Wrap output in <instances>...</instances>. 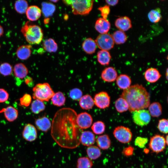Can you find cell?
<instances>
[{
  "mask_svg": "<svg viewBox=\"0 0 168 168\" xmlns=\"http://www.w3.org/2000/svg\"><path fill=\"white\" fill-rule=\"evenodd\" d=\"M148 141V140L147 138L138 137L135 140L134 144L135 145L141 148H143L144 147Z\"/></svg>",
  "mask_w": 168,
  "mask_h": 168,
  "instance_id": "cell-44",
  "label": "cell"
},
{
  "mask_svg": "<svg viewBox=\"0 0 168 168\" xmlns=\"http://www.w3.org/2000/svg\"><path fill=\"white\" fill-rule=\"evenodd\" d=\"M41 9L38 6L32 5L28 7L26 12L27 19L32 21L39 19L41 16Z\"/></svg>",
  "mask_w": 168,
  "mask_h": 168,
  "instance_id": "cell-16",
  "label": "cell"
},
{
  "mask_svg": "<svg viewBox=\"0 0 168 168\" xmlns=\"http://www.w3.org/2000/svg\"><path fill=\"white\" fill-rule=\"evenodd\" d=\"M32 97L29 94H25L20 99V103L21 105L25 107L28 106L31 102Z\"/></svg>",
  "mask_w": 168,
  "mask_h": 168,
  "instance_id": "cell-43",
  "label": "cell"
},
{
  "mask_svg": "<svg viewBox=\"0 0 168 168\" xmlns=\"http://www.w3.org/2000/svg\"><path fill=\"white\" fill-rule=\"evenodd\" d=\"M110 28V22L107 19L102 18H99L95 24L96 30L100 34L107 33Z\"/></svg>",
  "mask_w": 168,
  "mask_h": 168,
  "instance_id": "cell-17",
  "label": "cell"
},
{
  "mask_svg": "<svg viewBox=\"0 0 168 168\" xmlns=\"http://www.w3.org/2000/svg\"><path fill=\"white\" fill-rule=\"evenodd\" d=\"M95 41L99 48L101 50L106 51L112 48L114 44L112 35L108 33L100 34Z\"/></svg>",
  "mask_w": 168,
  "mask_h": 168,
  "instance_id": "cell-8",
  "label": "cell"
},
{
  "mask_svg": "<svg viewBox=\"0 0 168 168\" xmlns=\"http://www.w3.org/2000/svg\"><path fill=\"white\" fill-rule=\"evenodd\" d=\"M41 5V11L45 17L48 18L53 14L56 8L55 6L54 5L47 2H43Z\"/></svg>",
  "mask_w": 168,
  "mask_h": 168,
  "instance_id": "cell-32",
  "label": "cell"
},
{
  "mask_svg": "<svg viewBox=\"0 0 168 168\" xmlns=\"http://www.w3.org/2000/svg\"><path fill=\"white\" fill-rule=\"evenodd\" d=\"M21 31L26 41L30 44H39L43 37L42 30L39 26L32 24L29 21L21 28Z\"/></svg>",
  "mask_w": 168,
  "mask_h": 168,
  "instance_id": "cell-3",
  "label": "cell"
},
{
  "mask_svg": "<svg viewBox=\"0 0 168 168\" xmlns=\"http://www.w3.org/2000/svg\"><path fill=\"white\" fill-rule=\"evenodd\" d=\"M3 33V29L2 26L0 25V37L2 35Z\"/></svg>",
  "mask_w": 168,
  "mask_h": 168,
  "instance_id": "cell-49",
  "label": "cell"
},
{
  "mask_svg": "<svg viewBox=\"0 0 168 168\" xmlns=\"http://www.w3.org/2000/svg\"><path fill=\"white\" fill-rule=\"evenodd\" d=\"M12 71V66L7 63H4L0 65V73L6 76L11 74Z\"/></svg>",
  "mask_w": 168,
  "mask_h": 168,
  "instance_id": "cell-40",
  "label": "cell"
},
{
  "mask_svg": "<svg viewBox=\"0 0 168 168\" xmlns=\"http://www.w3.org/2000/svg\"><path fill=\"white\" fill-rule=\"evenodd\" d=\"M96 141L94 133L89 131H83L80 138V143L83 145L87 147L92 145Z\"/></svg>",
  "mask_w": 168,
  "mask_h": 168,
  "instance_id": "cell-14",
  "label": "cell"
},
{
  "mask_svg": "<svg viewBox=\"0 0 168 168\" xmlns=\"http://www.w3.org/2000/svg\"><path fill=\"white\" fill-rule=\"evenodd\" d=\"M69 95L70 97L73 100H78L82 96V92L79 88H74L70 90Z\"/></svg>",
  "mask_w": 168,
  "mask_h": 168,
  "instance_id": "cell-42",
  "label": "cell"
},
{
  "mask_svg": "<svg viewBox=\"0 0 168 168\" xmlns=\"http://www.w3.org/2000/svg\"><path fill=\"white\" fill-rule=\"evenodd\" d=\"M33 98L42 101H48L54 92L49 84L47 82L38 83L33 88Z\"/></svg>",
  "mask_w": 168,
  "mask_h": 168,
  "instance_id": "cell-5",
  "label": "cell"
},
{
  "mask_svg": "<svg viewBox=\"0 0 168 168\" xmlns=\"http://www.w3.org/2000/svg\"><path fill=\"white\" fill-rule=\"evenodd\" d=\"M148 17L149 19L151 22H158L161 18L160 9L158 8L151 10L148 13Z\"/></svg>",
  "mask_w": 168,
  "mask_h": 168,
  "instance_id": "cell-39",
  "label": "cell"
},
{
  "mask_svg": "<svg viewBox=\"0 0 168 168\" xmlns=\"http://www.w3.org/2000/svg\"><path fill=\"white\" fill-rule=\"evenodd\" d=\"M166 78L167 80L168 79V69L167 68L166 71Z\"/></svg>",
  "mask_w": 168,
  "mask_h": 168,
  "instance_id": "cell-52",
  "label": "cell"
},
{
  "mask_svg": "<svg viewBox=\"0 0 168 168\" xmlns=\"http://www.w3.org/2000/svg\"><path fill=\"white\" fill-rule=\"evenodd\" d=\"M111 58V56L108 51L101 50L97 53V60L101 65H108L109 64Z\"/></svg>",
  "mask_w": 168,
  "mask_h": 168,
  "instance_id": "cell-27",
  "label": "cell"
},
{
  "mask_svg": "<svg viewBox=\"0 0 168 168\" xmlns=\"http://www.w3.org/2000/svg\"><path fill=\"white\" fill-rule=\"evenodd\" d=\"M68 15H65L64 16V18H65L66 19H65V20H67V19H68V17H67V16Z\"/></svg>",
  "mask_w": 168,
  "mask_h": 168,
  "instance_id": "cell-54",
  "label": "cell"
},
{
  "mask_svg": "<svg viewBox=\"0 0 168 168\" xmlns=\"http://www.w3.org/2000/svg\"><path fill=\"white\" fill-rule=\"evenodd\" d=\"M35 124L38 130L44 132H47L51 126L50 120L46 116H43L36 119Z\"/></svg>",
  "mask_w": 168,
  "mask_h": 168,
  "instance_id": "cell-19",
  "label": "cell"
},
{
  "mask_svg": "<svg viewBox=\"0 0 168 168\" xmlns=\"http://www.w3.org/2000/svg\"><path fill=\"white\" fill-rule=\"evenodd\" d=\"M120 97L127 101L131 113L146 109L150 104V94L141 84H135L124 90Z\"/></svg>",
  "mask_w": 168,
  "mask_h": 168,
  "instance_id": "cell-2",
  "label": "cell"
},
{
  "mask_svg": "<svg viewBox=\"0 0 168 168\" xmlns=\"http://www.w3.org/2000/svg\"><path fill=\"white\" fill-rule=\"evenodd\" d=\"M165 141L166 144L167 145H168V135H167L166 137V138H165Z\"/></svg>",
  "mask_w": 168,
  "mask_h": 168,
  "instance_id": "cell-51",
  "label": "cell"
},
{
  "mask_svg": "<svg viewBox=\"0 0 168 168\" xmlns=\"http://www.w3.org/2000/svg\"><path fill=\"white\" fill-rule=\"evenodd\" d=\"M96 46L95 41L90 38L85 39L82 44L83 50L88 54H91L95 52Z\"/></svg>",
  "mask_w": 168,
  "mask_h": 168,
  "instance_id": "cell-24",
  "label": "cell"
},
{
  "mask_svg": "<svg viewBox=\"0 0 168 168\" xmlns=\"http://www.w3.org/2000/svg\"><path fill=\"white\" fill-rule=\"evenodd\" d=\"M105 124L100 121L95 122L91 127L93 133L97 135L101 134L103 133L105 130Z\"/></svg>",
  "mask_w": 168,
  "mask_h": 168,
  "instance_id": "cell-38",
  "label": "cell"
},
{
  "mask_svg": "<svg viewBox=\"0 0 168 168\" xmlns=\"http://www.w3.org/2000/svg\"><path fill=\"white\" fill-rule=\"evenodd\" d=\"M116 84L119 88L124 90L130 86L131 80L126 74H120L117 77Z\"/></svg>",
  "mask_w": 168,
  "mask_h": 168,
  "instance_id": "cell-21",
  "label": "cell"
},
{
  "mask_svg": "<svg viewBox=\"0 0 168 168\" xmlns=\"http://www.w3.org/2000/svg\"><path fill=\"white\" fill-rule=\"evenodd\" d=\"M45 106L43 101L35 99L31 104V110L34 114H37L44 110Z\"/></svg>",
  "mask_w": 168,
  "mask_h": 168,
  "instance_id": "cell-34",
  "label": "cell"
},
{
  "mask_svg": "<svg viewBox=\"0 0 168 168\" xmlns=\"http://www.w3.org/2000/svg\"><path fill=\"white\" fill-rule=\"evenodd\" d=\"M49 18H46L44 19V22L45 24H47L49 22Z\"/></svg>",
  "mask_w": 168,
  "mask_h": 168,
  "instance_id": "cell-50",
  "label": "cell"
},
{
  "mask_svg": "<svg viewBox=\"0 0 168 168\" xmlns=\"http://www.w3.org/2000/svg\"><path fill=\"white\" fill-rule=\"evenodd\" d=\"M66 5L71 7L72 12L74 15H86L88 14L93 8L94 0H63Z\"/></svg>",
  "mask_w": 168,
  "mask_h": 168,
  "instance_id": "cell-4",
  "label": "cell"
},
{
  "mask_svg": "<svg viewBox=\"0 0 168 168\" xmlns=\"http://www.w3.org/2000/svg\"><path fill=\"white\" fill-rule=\"evenodd\" d=\"M0 47H1V46H0Z\"/></svg>",
  "mask_w": 168,
  "mask_h": 168,
  "instance_id": "cell-55",
  "label": "cell"
},
{
  "mask_svg": "<svg viewBox=\"0 0 168 168\" xmlns=\"http://www.w3.org/2000/svg\"><path fill=\"white\" fill-rule=\"evenodd\" d=\"M50 99L53 104L58 107L64 105L66 101L65 96L60 91L54 93Z\"/></svg>",
  "mask_w": 168,
  "mask_h": 168,
  "instance_id": "cell-29",
  "label": "cell"
},
{
  "mask_svg": "<svg viewBox=\"0 0 168 168\" xmlns=\"http://www.w3.org/2000/svg\"><path fill=\"white\" fill-rule=\"evenodd\" d=\"M93 119L91 116L86 112H83L77 115L76 123L79 128L83 129L89 128L91 125Z\"/></svg>",
  "mask_w": 168,
  "mask_h": 168,
  "instance_id": "cell-11",
  "label": "cell"
},
{
  "mask_svg": "<svg viewBox=\"0 0 168 168\" xmlns=\"http://www.w3.org/2000/svg\"><path fill=\"white\" fill-rule=\"evenodd\" d=\"M4 113L6 119L10 122L16 119L18 116V111L14 107L9 106L4 110Z\"/></svg>",
  "mask_w": 168,
  "mask_h": 168,
  "instance_id": "cell-26",
  "label": "cell"
},
{
  "mask_svg": "<svg viewBox=\"0 0 168 168\" xmlns=\"http://www.w3.org/2000/svg\"><path fill=\"white\" fill-rule=\"evenodd\" d=\"M43 45L44 49L49 53L55 52L58 50L57 43L52 38L45 40L43 43Z\"/></svg>",
  "mask_w": 168,
  "mask_h": 168,
  "instance_id": "cell-31",
  "label": "cell"
},
{
  "mask_svg": "<svg viewBox=\"0 0 168 168\" xmlns=\"http://www.w3.org/2000/svg\"><path fill=\"white\" fill-rule=\"evenodd\" d=\"M94 104L98 108L105 109L110 105V99L108 94L102 91L96 94L94 97Z\"/></svg>",
  "mask_w": 168,
  "mask_h": 168,
  "instance_id": "cell-10",
  "label": "cell"
},
{
  "mask_svg": "<svg viewBox=\"0 0 168 168\" xmlns=\"http://www.w3.org/2000/svg\"><path fill=\"white\" fill-rule=\"evenodd\" d=\"M88 157L92 160H96L99 158L101 155L100 149L97 146L91 145L88 147L86 150Z\"/></svg>",
  "mask_w": 168,
  "mask_h": 168,
  "instance_id": "cell-30",
  "label": "cell"
},
{
  "mask_svg": "<svg viewBox=\"0 0 168 168\" xmlns=\"http://www.w3.org/2000/svg\"><path fill=\"white\" fill-rule=\"evenodd\" d=\"M93 165L92 160L88 157H80L77 161V168H91Z\"/></svg>",
  "mask_w": 168,
  "mask_h": 168,
  "instance_id": "cell-37",
  "label": "cell"
},
{
  "mask_svg": "<svg viewBox=\"0 0 168 168\" xmlns=\"http://www.w3.org/2000/svg\"><path fill=\"white\" fill-rule=\"evenodd\" d=\"M105 2L109 5H108L114 6L118 3L119 1L118 0H106Z\"/></svg>",
  "mask_w": 168,
  "mask_h": 168,
  "instance_id": "cell-48",
  "label": "cell"
},
{
  "mask_svg": "<svg viewBox=\"0 0 168 168\" xmlns=\"http://www.w3.org/2000/svg\"><path fill=\"white\" fill-rule=\"evenodd\" d=\"M115 138L122 143H128L132 140V133L130 129L124 126H119L115 128L113 131Z\"/></svg>",
  "mask_w": 168,
  "mask_h": 168,
  "instance_id": "cell-6",
  "label": "cell"
},
{
  "mask_svg": "<svg viewBox=\"0 0 168 168\" xmlns=\"http://www.w3.org/2000/svg\"><path fill=\"white\" fill-rule=\"evenodd\" d=\"M9 96V94L6 90L2 88H0V103L7 101Z\"/></svg>",
  "mask_w": 168,
  "mask_h": 168,
  "instance_id": "cell-46",
  "label": "cell"
},
{
  "mask_svg": "<svg viewBox=\"0 0 168 168\" xmlns=\"http://www.w3.org/2000/svg\"><path fill=\"white\" fill-rule=\"evenodd\" d=\"M13 72L16 77L22 79L27 76L28 73V70L24 64L19 63L16 64L14 66Z\"/></svg>",
  "mask_w": 168,
  "mask_h": 168,
  "instance_id": "cell-22",
  "label": "cell"
},
{
  "mask_svg": "<svg viewBox=\"0 0 168 168\" xmlns=\"http://www.w3.org/2000/svg\"><path fill=\"white\" fill-rule=\"evenodd\" d=\"M27 2L25 0H19L16 1L14 8L16 12L21 14L26 13L28 7Z\"/></svg>",
  "mask_w": 168,
  "mask_h": 168,
  "instance_id": "cell-36",
  "label": "cell"
},
{
  "mask_svg": "<svg viewBox=\"0 0 168 168\" xmlns=\"http://www.w3.org/2000/svg\"><path fill=\"white\" fill-rule=\"evenodd\" d=\"M115 25L119 30L123 31L128 30L132 26L130 19L126 16L117 18L115 21Z\"/></svg>",
  "mask_w": 168,
  "mask_h": 168,
  "instance_id": "cell-15",
  "label": "cell"
},
{
  "mask_svg": "<svg viewBox=\"0 0 168 168\" xmlns=\"http://www.w3.org/2000/svg\"><path fill=\"white\" fill-rule=\"evenodd\" d=\"M148 112L152 117H158L162 114V108L161 104L158 102H153L148 106Z\"/></svg>",
  "mask_w": 168,
  "mask_h": 168,
  "instance_id": "cell-28",
  "label": "cell"
},
{
  "mask_svg": "<svg viewBox=\"0 0 168 168\" xmlns=\"http://www.w3.org/2000/svg\"><path fill=\"white\" fill-rule=\"evenodd\" d=\"M77 114L70 108H63L54 115L51 123V135L62 147L72 149L80 143V138L83 130L76 123Z\"/></svg>",
  "mask_w": 168,
  "mask_h": 168,
  "instance_id": "cell-1",
  "label": "cell"
},
{
  "mask_svg": "<svg viewBox=\"0 0 168 168\" xmlns=\"http://www.w3.org/2000/svg\"><path fill=\"white\" fill-rule=\"evenodd\" d=\"M132 113L133 121L138 125H147L151 121V116L147 110H140L133 111Z\"/></svg>",
  "mask_w": 168,
  "mask_h": 168,
  "instance_id": "cell-7",
  "label": "cell"
},
{
  "mask_svg": "<svg viewBox=\"0 0 168 168\" xmlns=\"http://www.w3.org/2000/svg\"><path fill=\"white\" fill-rule=\"evenodd\" d=\"M134 148L131 146H129L124 148L122 152L123 154L128 157L132 156L133 153Z\"/></svg>",
  "mask_w": 168,
  "mask_h": 168,
  "instance_id": "cell-47",
  "label": "cell"
},
{
  "mask_svg": "<svg viewBox=\"0 0 168 168\" xmlns=\"http://www.w3.org/2000/svg\"><path fill=\"white\" fill-rule=\"evenodd\" d=\"M31 45H23L19 47L16 51L17 57L21 60H26L30 56Z\"/></svg>",
  "mask_w": 168,
  "mask_h": 168,
  "instance_id": "cell-20",
  "label": "cell"
},
{
  "mask_svg": "<svg viewBox=\"0 0 168 168\" xmlns=\"http://www.w3.org/2000/svg\"><path fill=\"white\" fill-rule=\"evenodd\" d=\"M158 128L161 133L167 134L168 132V121L167 119H162L159 121Z\"/></svg>",
  "mask_w": 168,
  "mask_h": 168,
  "instance_id": "cell-41",
  "label": "cell"
},
{
  "mask_svg": "<svg viewBox=\"0 0 168 168\" xmlns=\"http://www.w3.org/2000/svg\"><path fill=\"white\" fill-rule=\"evenodd\" d=\"M166 145L165 138L163 136L155 135L151 138L149 147L153 152L158 153L165 150Z\"/></svg>",
  "mask_w": 168,
  "mask_h": 168,
  "instance_id": "cell-9",
  "label": "cell"
},
{
  "mask_svg": "<svg viewBox=\"0 0 168 168\" xmlns=\"http://www.w3.org/2000/svg\"><path fill=\"white\" fill-rule=\"evenodd\" d=\"M114 43L116 44H122L127 40V37L124 31L119 30L114 32L112 35Z\"/></svg>",
  "mask_w": 168,
  "mask_h": 168,
  "instance_id": "cell-33",
  "label": "cell"
},
{
  "mask_svg": "<svg viewBox=\"0 0 168 168\" xmlns=\"http://www.w3.org/2000/svg\"><path fill=\"white\" fill-rule=\"evenodd\" d=\"M144 77L147 81L153 83L159 80L161 77V75L156 69L150 68L146 70L144 74Z\"/></svg>",
  "mask_w": 168,
  "mask_h": 168,
  "instance_id": "cell-18",
  "label": "cell"
},
{
  "mask_svg": "<svg viewBox=\"0 0 168 168\" xmlns=\"http://www.w3.org/2000/svg\"><path fill=\"white\" fill-rule=\"evenodd\" d=\"M98 9L101 12V15L102 18L106 19L110 12L109 5H105L104 6L99 7Z\"/></svg>",
  "mask_w": 168,
  "mask_h": 168,
  "instance_id": "cell-45",
  "label": "cell"
},
{
  "mask_svg": "<svg viewBox=\"0 0 168 168\" xmlns=\"http://www.w3.org/2000/svg\"><path fill=\"white\" fill-rule=\"evenodd\" d=\"M115 106L116 110L120 113L125 112L128 109V105L127 101L121 97L115 101Z\"/></svg>",
  "mask_w": 168,
  "mask_h": 168,
  "instance_id": "cell-35",
  "label": "cell"
},
{
  "mask_svg": "<svg viewBox=\"0 0 168 168\" xmlns=\"http://www.w3.org/2000/svg\"><path fill=\"white\" fill-rule=\"evenodd\" d=\"M22 136L23 138L27 141L32 142L35 141L37 137L36 128L32 124H26L23 130Z\"/></svg>",
  "mask_w": 168,
  "mask_h": 168,
  "instance_id": "cell-12",
  "label": "cell"
},
{
  "mask_svg": "<svg viewBox=\"0 0 168 168\" xmlns=\"http://www.w3.org/2000/svg\"><path fill=\"white\" fill-rule=\"evenodd\" d=\"M79 104L83 109L89 110L92 108L94 105L93 99L89 95L82 96L79 100Z\"/></svg>",
  "mask_w": 168,
  "mask_h": 168,
  "instance_id": "cell-23",
  "label": "cell"
},
{
  "mask_svg": "<svg viewBox=\"0 0 168 168\" xmlns=\"http://www.w3.org/2000/svg\"><path fill=\"white\" fill-rule=\"evenodd\" d=\"M98 147L102 150H107L111 146V142L108 135L104 134L99 136L96 139Z\"/></svg>",
  "mask_w": 168,
  "mask_h": 168,
  "instance_id": "cell-25",
  "label": "cell"
},
{
  "mask_svg": "<svg viewBox=\"0 0 168 168\" xmlns=\"http://www.w3.org/2000/svg\"><path fill=\"white\" fill-rule=\"evenodd\" d=\"M51 2H56L58 1V0H51Z\"/></svg>",
  "mask_w": 168,
  "mask_h": 168,
  "instance_id": "cell-53",
  "label": "cell"
},
{
  "mask_svg": "<svg viewBox=\"0 0 168 168\" xmlns=\"http://www.w3.org/2000/svg\"><path fill=\"white\" fill-rule=\"evenodd\" d=\"M101 77L104 81L111 82H114L117 77V73L115 68L111 67L105 68L102 71Z\"/></svg>",
  "mask_w": 168,
  "mask_h": 168,
  "instance_id": "cell-13",
  "label": "cell"
}]
</instances>
